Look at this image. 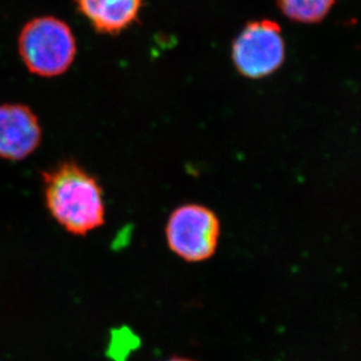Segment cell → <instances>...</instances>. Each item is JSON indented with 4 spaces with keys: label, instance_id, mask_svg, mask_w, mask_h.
<instances>
[{
    "label": "cell",
    "instance_id": "cell-1",
    "mask_svg": "<svg viewBox=\"0 0 361 361\" xmlns=\"http://www.w3.org/2000/svg\"><path fill=\"white\" fill-rule=\"evenodd\" d=\"M46 208L66 232L85 236L106 221L99 180L74 161H63L41 173Z\"/></svg>",
    "mask_w": 361,
    "mask_h": 361
},
{
    "label": "cell",
    "instance_id": "cell-7",
    "mask_svg": "<svg viewBox=\"0 0 361 361\" xmlns=\"http://www.w3.org/2000/svg\"><path fill=\"white\" fill-rule=\"evenodd\" d=\"M336 0H277L282 13L290 20L316 24L332 10Z\"/></svg>",
    "mask_w": 361,
    "mask_h": 361
},
{
    "label": "cell",
    "instance_id": "cell-2",
    "mask_svg": "<svg viewBox=\"0 0 361 361\" xmlns=\"http://www.w3.org/2000/svg\"><path fill=\"white\" fill-rule=\"evenodd\" d=\"M18 53L28 72L44 79L61 76L75 61L78 42L72 27L54 16L28 20L18 37Z\"/></svg>",
    "mask_w": 361,
    "mask_h": 361
},
{
    "label": "cell",
    "instance_id": "cell-5",
    "mask_svg": "<svg viewBox=\"0 0 361 361\" xmlns=\"http://www.w3.org/2000/svg\"><path fill=\"white\" fill-rule=\"evenodd\" d=\"M42 128L37 114L23 103L0 104V158L21 161L38 150Z\"/></svg>",
    "mask_w": 361,
    "mask_h": 361
},
{
    "label": "cell",
    "instance_id": "cell-3",
    "mask_svg": "<svg viewBox=\"0 0 361 361\" xmlns=\"http://www.w3.org/2000/svg\"><path fill=\"white\" fill-rule=\"evenodd\" d=\"M219 238L218 216L201 204L180 206L167 221V245L174 254L188 262L211 259L218 247Z\"/></svg>",
    "mask_w": 361,
    "mask_h": 361
},
{
    "label": "cell",
    "instance_id": "cell-6",
    "mask_svg": "<svg viewBox=\"0 0 361 361\" xmlns=\"http://www.w3.org/2000/svg\"><path fill=\"white\" fill-rule=\"evenodd\" d=\"M74 3L97 33L117 35L138 20L144 0H74Z\"/></svg>",
    "mask_w": 361,
    "mask_h": 361
},
{
    "label": "cell",
    "instance_id": "cell-4",
    "mask_svg": "<svg viewBox=\"0 0 361 361\" xmlns=\"http://www.w3.org/2000/svg\"><path fill=\"white\" fill-rule=\"evenodd\" d=\"M232 59L240 74L262 79L276 72L286 59L280 25L262 19L247 25L233 42Z\"/></svg>",
    "mask_w": 361,
    "mask_h": 361
},
{
    "label": "cell",
    "instance_id": "cell-8",
    "mask_svg": "<svg viewBox=\"0 0 361 361\" xmlns=\"http://www.w3.org/2000/svg\"><path fill=\"white\" fill-rule=\"evenodd\" d=\"M167 361H193V360H190V359H184V358H173V359H170V360H167Z\"/></svg>",
    "mask_w": 361,
    "mask_h": 361
}]
</instances>
